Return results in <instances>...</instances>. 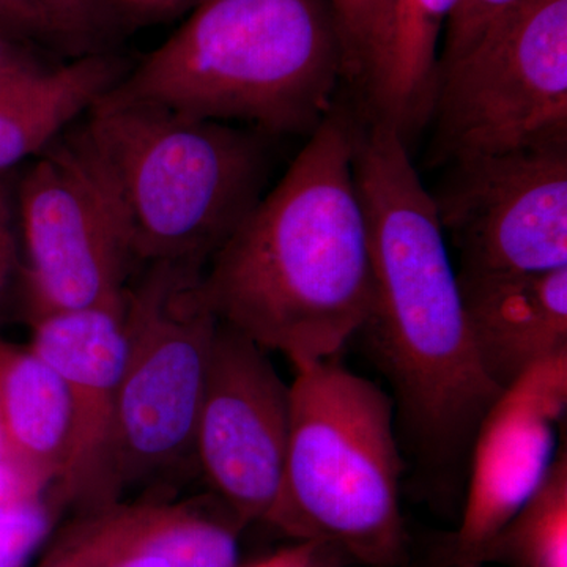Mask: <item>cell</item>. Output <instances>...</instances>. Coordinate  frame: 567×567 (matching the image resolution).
Returning <instances> with one entry per match:
<instances>
[{"label": "cell", "instance_id": "10", "mask_svg": "<svg viewBox=\"0 0 567 567\" xmlns=\"http://www.w3.org/2000/svg\"><path fill=\"white\" fill-rule=\"evenodd\" d=\"M267 350L219 320L196 425L197 468L241 524H270L281 494L290 386Z\"/></svg>", "mask_w": 567, "mask_h": 567}, {"label": "cell", "instance_id": "28", "mask_svg": "<svg viewBox=\"0 0 567 567\" xmlns=\"http://www.w3.org/2000/svg\"><path fill=\"white\" fill-rule=\"evenodd\" d=\"M110 567H174L167 559L156 555H132L114 563Z\"/></svg>", "mask_w": 567, "mask_h": 567}, {"label": "cell", "instance_id": "20", "mask_svg": "<svg viewBox=\"0 0 567 567\" xmlns=\"http://www.w3.org/2000/svg\"><path fill=\"white\" fill-rule=\"evenodd\" d=\"M63 503L48 494L0 505V567H25L51 535Z\"/></svg>", "mask_w": 567, "mask_h": 567}, {"label": "cell", "instance_id": "22", "mask_svg": "<svg viewBox=\"0 0 567 567\" xmlns=\"http://www.w3.org/2000/svg\"><path fill=\"white\" fill-rule=\"evenodd\" d=\"M518 2L520 0H461L445 25V44L439 55V73L461 59L492 22Z\"/></svg>", "mask_w": 567, "mask_h": 567}, {"label": "cell", "instance_id": "27", "mask_svg": "<svg viewBox=\"0 0 567 567\" xmlns=\"http://www.w3.org/2000/svg\"><path fill=\"white\" fill-rule=\"evenodd\" d=\"M319 548L316 543H300L248 567H316L315 559Z\"/></svg>", "mask_w": 567, "mask_h": 567}, {"label": "cell", "instance_id": "25", "mask_svg": "<svg viewBox=\"0 0 567 567\" xmlns=\"http://www.w3.org/2000/svg\"><path fill=\"white\" fill-rule=\"evenodd\" d=\"M14 193L11 188L9 173L0 174V303L9 292L17 270L18 260L17 224H14Z\"/></svg>", "mask_w": 567, "mask_h": 567}, {"label": "cell", "instance_id": "29", "mask_svg": "<svg viewBox=\"0 0 567 567\" xmlns=\"http://www.w3.org/2000/svg\"><path fill=\"white\" fill-rule=\"evenodd\" d=\"M7 465L6 458H3V443H2V431H0V466Z\"/></svg>", "mask_w": 567, "mask_h": 567}, {"label": "cell", "instance_id": "5", "mask_svg": "<svg viewBox=\"0 0 567 567\" xmlns=\"http://www.w3.org/2000/svg\"><path fill=\"white\" fill-rule=\"evenodd\" d=\"M295 371L286 470L268 525L360 565L401 567L405 462L393 398L336 357Z\"/></svg>", "mask_w": 567, "mask_h": 567}, {"label": "cell", "instance_id": "9", "mask_svg": "<svg viewBox=\"0 0 567 567\" xmlns=\"http://www.w3.org/2000/svg\"><path fill=\"white\" fill-rule=\"evenodd\" d=\"M17 200L29 322L54 312L125 306L132 256L65 142L54 141L37 156Z\"/></svg>", "mask_w": 567, "mask_h": 567}, {"label": "cell", "instance_id": "2", "mask_svg": "<svg viewBox=\"0 0 567 567\" xmlns=\"http://www.w3.org/2000/svg\"><path fill=\"white\" fill-rule=\"evenodd\" d=\"M223 323L297 365L338 357L372 298L368 224L353 174V115L336 106L289 171L205 268Z\"/></svg>", "mask_w": 567, "mask_h": 567}, {"label": "cell", "instance_id": "26", "mask_svg": "<svg viewBox=\"0 0 567 567\" xmlns=\"http://www.w3.org/2000/svg\"><path fill=\"white\" fill-rule=\"evenodd\" d=\"M31 43L0 35V85L51 70L33 54Z\"/></svg>", "mask_w": 567, "mask_h": 567}, {"label": "cell", "instance_id": "21", "mask_svg": "<svg viewBox=\"0 0 567 567\" xmlns=\"http://www.w3.org/2000/svg\"><path fill=\"white\" fill-rule=\"evenodd\" d=\"M47 14L66 51L93 50L106 37L117 32L106 0H33Z\"/></svg>", "mask_w": 567, "mask_h": 567}, {"label": "cell", "instance_id": "8", "mask_svg": "<svg viewBox=\"0 0 567 567\" xmlns=\"http://www.w3.org/2000/svg\"><path fill=\"white\" fill-rule=\"evenodd\" d=\"M432 194L457 274H543L567 267V145L447 164Z\"/></svg>", "mask_w": 567, "mask_h": 567}, {"label": "cell", "instance_id": "11", "mask_svg": "<svg viewBox=\"0 0 567 567\" xmlns=\"http://www.w3.org/2000/svg\"><path fill=\"white\" fill-rule=\"evenodd\" d=\"M567 406V352L506 388L477 429L461 525L436 567H484L488 544L528 502L554 464Z\"/></svg>", "mask_w": 567, "mask_h": 567}, {"label": "cell", "instance_id": "4", "mask_svg": "<svg viewBox=\"0 0 567 567\" xmlns=\"http://www.w3.org/2000/svg\"><path fill=\"white\" fill-rule=\"evenodd\" d=\"M344 82L328 0H199L181 29L95 104H151L267 136L311 134Z\"/></svg>", "mask_w": 567, "mask_h": 567}, {"label": "cell", "instance_id": "14", "mask_svg": "<svg viewBox=\"0 0 567 567\" xmlns=\"http://www.w3.org/2000/svg\"><path fill=\"white\" fill-rule=\"evenodd\" d=\"M457 279L477 358L499 390L567 352V267Z\"/></svg>", "mask_w": 567, "mask_h": 567}, {"label": "cell", "instance_id": "18", "mask_svg": "<svg viewBox=\"0 0 567 567\" xmlns=\"http://www.w3.org/2000/svg\"><path fill=\"white\" fill-rule=\"evenodd\" d=\"M483 565L567 567L566 447L535 494L488 544Z\"/></svg>", "mask_w": 567, "mask_h": 567}, {"label": "cell", "instance_id": "13", "mask_svg": "<svg viewBox=\"0 0 567 567\" xmlns=\"http://www.w3.org/2000/svg\"><path fill=\"white\" fill-rule=\"evenodd\" d=\"M244 528L216 495L182 503L114 502L66 525L41 563L110 567L132 555H156L174 567H238Z\"/></svg>", "mask_w": 567, "mask_h": 567}, {"label": "cell", "instance_id": "24", "mask_svg": "<svg viewBox=\"0 0 567 567\" xmlns=\"http://www.w3.org/2000/svg\"><path fill=\"white\" fill-rule=\"evenodd\" d=\"M199 0H106L117 29H136L173 20Z\"/></svg>", "mask_w": 567, "mask_h": 567}, {"label": "cell", "instance_id": "3", "mask_svg": "<svg viewBox=\"0 0 567 567\" xmlns=\"http://www.w3.org/2000/svg\"><path fill=\"white\" fill-rule=\"evenodd\" d=\"M102 194L133 264L212 257L262 199L267 134L151 104H93L62 134Z\"/></svg>", "mask_w": 567, "mask_h": 567}, {"label": "cell", "instance_id": "12", "mask_svg": "<svg viewBox=\"0 0 567 567\" xmlns=\"http://www.w3.org/2000/svg\"><path fill=\"white\" fill-rule=\"evenodd\" d=\"M29 347L61 375L73 415L69 466L54 494L84 511L107 505V462L126 354L125 306L32 320Z\"/></svg>", "mask_w": 567, "mask_h": 567}, {"label": "cell", "instance_id": "6", "mask_svg": "<svg viewBox=\"0 0 567 567\" xmlns=\"http://www.w3.org/2000/svg\"><path fill=\"white\" fill-rule=\"evenodd\" d=\"M205 267L145 265L126 287V354L107 462V505L125 487L169 483L197 468L196 425L219 319Z\"/></svg>", "mask_w": 567, "mask_h": 567}, {"label": "cell", "instance_id": "23", "mask_svg": "<svg viewBox=\"0 0 567 567\" xmlns=\"http://www.w3.org/2000/svg\"><path fill=\"white\" fill-rule=\"evenodd\" d=\"M0 35L62 48L58 32L33 0H0Z\"/></svg>", "mask_w": 567, "mask_h": 567}, {"label": "cell", "instance_id": "7", "mask_svg": "<svg viewBox=\"0 0 567 567\" xmlns=\"http://www.w3.org/2000/svg\"><path fill=\"white\" fill-rule=\"evenodd\" d=\"M434 162L567 145V0H520L440 71Z\"/></svg>", "mask_w": 567, "mask_h": 567}, {"label": "cell", "instance_id": "15", "mask_svg": "<svg viewBox=\"0 0 567 567\" xmlns=\"http://www.w3.org/2000/svg\"><path fill=\"white\" fill-rule=\"evenodd\" d=\"M0 431L3 458L39 494L65 476L73 415L65 383L31 347L0 339Z\"/></svg>", "mask_w": 567, "mask_h": 567}, {"label": "cell", "instance_id": "17", "mask_svg": "<svg viewBox=\"0 0 567 567\" xmlns=\"http://www.w3.org/2000/svg\"><path fill=\"white\" fill-rule=\"evenodd\" d=\"M461 0H395L385 71L365 115L393 126L406 144L431 122L439 74V40Z\"/></svg>", "mask_w": 567, "mask_h": 567}, {"label": "cell", "instance_id": "1", "mask_svg": "<svg viewBox=\"0 0 567 567\" xmlns=\"http://www.w3.org/2000/svg\"><path fill=\"white\" fill-rule=\"evenodd\" d=\"M409 148L388 123L353 118L354 183L372 262L371 306L357 336L393 388L395 427L423 480L453 495L503 390L477 358L456 265Z\"/></svg>", "mask_w": 567, "mask_h": 567}, {"label": "cell", "instance_id": "19", "mask_svg": "<svg viewBox=\"0 0 567 567\" xmlns=\"http://www.w3.org/2000/svg\"><path fill=\"white\" fill-rule=\"evenodd\" d=\"M342 48L344 82L368 103L385 71L395 0H328Z\"/></svg>", "mask_w": 567, "mask_h": 567}, {"label": "cell", "instance_id": "16", "mask_svg": "<svg viewBox=\"0 0 567 567\" xmlns=\"http://www.w3.org/2000/svg\"><path fill=\"white\" fill-rule=\"evenodd\" d=\"M128 71V62L118 55L89 52L66 65L0 85V174L47 151Z\"/></svg>", "mask_w": 567, "mask_h": 567}]
</instances>
